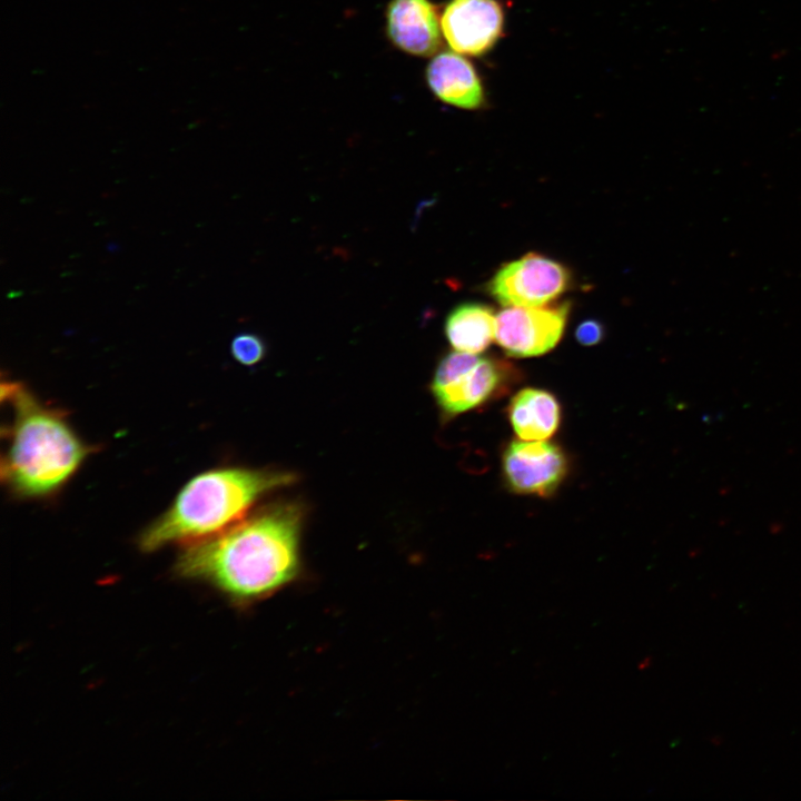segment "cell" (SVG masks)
<instances>
[{
    "label": "cell",
    "instance_id": "1",
    "mask_svg": "<svg viewBox=\"0 0 801 801\" xmlns=\"http://www.w3.org/2000/svg\"><path fill=\"white\" fill-rule=\"evenodd\" d=\"M301 520V507L294 503L261 507L212 536L187 544L175 571L212 585L237 605L267 599L299 572Z\"/></svg>",
    "mask_w": 801,
    "mask_h": 801
},
{
    "label": "cell",
    "instance_id": "2",
    "mask_svg": "<svg viewBox=\"0 0 801 801\" xmlns=\"http://www.w3.org/2000/svg\"><path fill=\"white\" fill-rule=\"evenodd\" d=\"M295 481L290 473L227 467L191 478L170 507L140 535L144 552L172 543H194L243 518L264 494Z\"/></svg>",
    "mask_w": 801,
    "mask_h": 801
},
{
    "label": "cell",
    "instance_id": "3",
    "mask_svg": "<svg viewBox=\"0 0 801 801\" xmlns=\"http://www.w3.org/2000/svg\"><path fill=\"white\" fill-rule=\"evenodd\" d=\"M14 412L1 478L19 496L39 497L60 488L78 469L90 448L75 434L62 413L42 405L14 382L2 384V396Z\"/></svg>",
    "mask_w": 801,
    "mask_h": 801
},
{
    "label": "cell",
    "instance_id": "4",
    "mask_svg": "<svg viewBox=\"0 0 801 801\" xmlns=\"http://www.w3.org/2000/svg\"><path fill=\"white\" fill-rule=\"evenodd\" d=\"M520 378L504 359L455 350L438 363L431 390L444 416L453 417L505 395Z\"/></svg>",
    "mask_w": 801,
    "mask_h": 801
},
{
    "label": "cell",
    "instance_id": "5",
    "mask_svg": "<svg viewBox=\"0 0 801 801\" xmlns=\"http://www.w3.org/2000/svg\"><path fill=\"white\" fill-rule=\"evenodd\" d=\"M571 285L568 269L556 260L530 253L501 267L490 280L488 293L507 306H542Z\"/></svg>",
    "mask_w": 801,
    "mask_h": 801
},
{
    "label": "cell",
    "instance_id": "6",
    "mask_svg": "<svg viewBox=\"0 0 801 801\" xmlns=\"http://www.w3.org/2000/svg\"><path fill=\"white\" fill-rule=\"evenodd\" d=\"M570 312L568 303L553 306H507L496 315L495 340L506 355L546 354L560 342Z\"/></svg>",
    "mask_w": 801,
    "mask_h": 801
},
{
    "label": "cell",
    "instance_id": "7",
    "mask_svg": "<svg viewBox=\"0 0 801 801\" xmlns=\"http://www.w3.org/2000/svg\"><path fill=\"white\" fill-rule=\"evenodd\" d=\"M502 473L510 491L548 497L565 479L568 461L555 443L546 439H514L503 453Z\"/></svg>",
    "mask_w": 801,
    "mask_h": 801
},
{
    "label": "cell",
    "instance_id": "8",
    "mask_svg": "<svg viewBox=\"0 0 801 801\" xmlns=\"http://www.w3.org/2000/svg\"><path fill=\"white\" fill-rule=\"evenodd\" d=\"M504 12L496 0H449L441 16L442 33L449 48L479 57L498 40Z\"/></svg>",
    "mask_w": 801,
    "mask_h": 801
},
{
    "label": "cell",
    "instance_id": "9",
    "mask_svg": "<svg viewBox=\"0 0 801 801\" xmlns=\"http://www.w3.org/2000/svg\"><path fill=\"white\" fill-rule=\"evenodd\" d=\"M385 33L395 48L422 58L438 52L443 36L441 18L431 0H389Z\"/></svg>",
    "mask_w": 801,
    "mask_h": 801
},
{
    "label": "cell",
    "instance_id": "10",
    "mask_svg": "<svg viewBox=\"0 0 801 801\" xmlns=\"http://www.w3.org/2000/svg\"><path fill=\"white\" fill-rule=\"evenodd\" d=\"M429 90L441 101L462 109H477L484 102V89L474 66L461 53L434 55L425 70Z\"/></svg>",
    "mask_w": 801,
    "mask_h": 801
},
{
    "label": "cell",
    "instance_id": "11",
    "mask_svg": "<svg viewBox=\"0 0 801 801\" xmlns=\"http://www.w3.org/2000/svg\"><path fill=\"white\" fill-rule=\"evenodd\" d=\"M507 417L521 439L543 441L558 429L561 405L551 392L526 387L511 398Z\"/></svg>",
    "mask_w": 801,
    "mask_h": 801
},
{
    "label": "cell",
    "instance_id": "12",
    "mask_svg": "<svg viewBox=\"0 0 801 801\" xmlns=\"http://www.w3.org/2000/svg\"><path fill=\"white\" fill-rule=\"evenodd\" d=\"M495 322L491 307L478 303L461 304L448 314L445 334L455 350L478 354L495 339Z\"/></svg>",
    "mask_w": 801,
    "mask_h": 801
},
{
    "label": "cell",
    "instance_id": "13",
    "mask_svg": "<svg viewBox=\"0 0 801 801\" xmlns=\"http://www.w3.org/2000/svg\"><path fill=\"white\" fill-rule=\"evenodd\" d=\"M230 350L240 364L251 366L260 362L266 354L264 340L255 334L241 333L234 337Z\"/></svg>",
    "mask_w": 801,
    "mask_h": 801
},
{
    "label": "cell",
    "instance_id": "14",
    "mask_svg": "<svg viewBox=\"0 0 801 801\" xmlns=\"http://www.w3.org/2000/svg\"><path fill=\"white\" fill-rule=\"evenodd\" d=\"M604 326L595 319L582 322L575 329V338L583 346H594L604 338Z\"/></svg>",
    "mask_w": 801,
    "mask_h": 801
}]
</instances>
